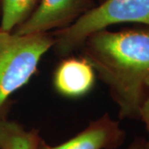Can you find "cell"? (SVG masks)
Here are the masks:
<instances>
[{"mask_svg": "<svg viewBox=\"0 0 149 149\" xmlns=\"http://www.w3.org/2000/svg\"><path fill=\"white\" fill-rule=\"evenodd\" d=\"M80 50L109 88L118 117L139 119L149 95V26L103 29L87 37Z\"/></svg>", "mask_w": 149, "mask_h": 149, "instance_id": "6da1fadb", "label": "cell"}, {"mask_svg": "<svg viewBox=\"0 0 149 149\" xmlns=\"http://www.w3.org/2000/svg\"><path fill=\"white\" fill-rule=\"evenodd\" d=\"M53 45L49 32L18 35L0 31V118L8 117L11 96L28 83Z\"/></svg>", "mask_w": 149, "mask_h": 149, "instance_id": "7a4b0ae2", "label": "cell"}, {"mask_svg": "<svg viewBox=\"0 0 149 149\" xmlns=\"http://www.w3.org/2000/svg\"><path fill=\"white\" fill-rule=\"evenodd\" d=\"M149 26V0H104L69 27L52 32L56 55L63 58L80 50L94 32L119 23Z\"/></svg>", "mask_w": 149, "mask_h": 149, "instance_id": "3957f363", "label": "cell"}, {"mask_svg": "<svg viewBox=\"0 0 149 149\" xmlns=\"http://www.w3.org/2000/svg\"><path fill=\"white\" fill-rule=\"evenodd\" d=\"M95 5L94 0H41L32 16L13 32L29 35L63 29Z\"/></svg>", "mask_w": 149, "mask_h": 149, "instance_id": "277c9868", "label": "cell"}, {"mask_svg": "<svg viewBox=\"0 0 149 149\" xmlns=\"http://www.w3.org/2000/svg\"><path fill=\"white\" fill-rule=\"evenodd\" d=\"M125 131L106 113L66 142L51 146L42 139L38 149H118L124 142Z\"/></svg>", "mask_w": 149, "mask_h": 149, "instance_id": "5b68a950", "label": "cell"}, {"mask_svg": "<svg viewBox=\"0 0 149 149\" xmlns=\"http://www.w3.org/2000/svg\"><path fill=\"white\" fill-rule=\"evenodd\" d=\"M95 71L84 56L62 58L53 74V85L59 95L76 99L89 94L95 85Z\"/></svg>", "mask_w": 149, "mask_h": 149, "instance_id": "8992f818", "label": "cell"}, {"mask_svg": "<svg viewBox=\"0 0 149 149\" xmlns=\"http://www.w3.org/2000/svg\"><path fill=\"white\" fill-rule=\"evenodd\" d=\"M39 130H27L20 123L0 118V149H38Z\"/></svg>", "mask_w": 149, "mask_h": 149, "instance_id": "52a82bcc", "label": "cell"}, {"mask_svg": "<svg viewBox=\"0 0 149 149\" xmlns=\"http://www.w3.org/2000/svg\"><path fill=\"white\" fill-rule=\"evenodd\" d=\"M41 0H0V31L13 32L32 16Z\"/></svg>", "mask_w": 149, "mask_h": 149, "instance_id": "ba28073f", "label": "cell"}, {"mask_svg": "<svg viewBox=\"0 0 149 149\" xmlns=\"http://www.w3.org/2000/svg\"><path fill=\"white\" fill-rule=\"evenodd\" d=\"M139 119L144 123L147 129L148 139H146V147L147 149H149V95L145 99L141 106L139 112Z\"/></svg>", "mask_w": 149, "mask_h": 149, "instance_id": "9c48e42d", "label": "cell"}, {"mask_svg": "<svg viewBox=\"0 0 149 149\" xmlns=\"http://www.w3.org/2000/svg\"><path fill=\"white\" fill-rule=\"evenodd\" d=\"M128 149H147L146 147V139L144 138H136L133 142L130 144Z\"/></svg>", "mask_w": 149, "mask_h": 149, "instance_id": "30bf717a", "label": "cell"}, {"mask_svg": "<svg viewBox=\"0 0 149 149\" xmlns=\"http://www.w3.org/2000/svg\"><path fill=\"white\" fill-rule=\"evenodd\" d=\"M103 1H104V0H99V2H100V3H101V2H103Z\"/></svg>", "mask_w": 149, "mask_h": 149, "instance_id": "8fae6325", "label": "cell"}, {"mask_svg": "<svg viewBox=\"0 0 149 149\" xmlns=\"http://www.w3.org/2000/svg\"><path fill=\"white\" fill-rule=\"evenodd\" d=\"M0 13H1V8H0Z\"/></svg>", "mask_w": 149, "mask_h": 149, "instance_id": "7c38bea8", "label": "cell"}]
</instances>
